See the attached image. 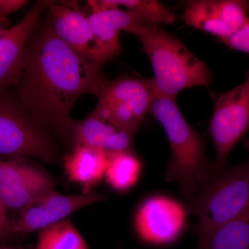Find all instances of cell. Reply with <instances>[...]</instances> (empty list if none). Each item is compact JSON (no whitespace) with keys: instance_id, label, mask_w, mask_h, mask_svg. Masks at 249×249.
<instances>
[{"instance_id":"obj_21","label":"cell","mask_w":249,"mask_h":249,"mask_svg":"<svg viewBox=\"0 0 249 249\" xmlns=\"http://www.w3.org/2000/svg\"><path fill=\"white\" fill-rule=\"evenodd\" d=\"M221 41L230 49L249 54V22L230 37Z\"/></svg>"},{"instance_id":"obj_18","label":"cell","mask_w":249,"mask_h":249,"mask_svg":"<svg viewBox=\"0 0 249 249\" xmlns=\"http://www.w3.org/2000/svg\"><path fill=\"white\" fill-rule=\"evenodd\" d=\"M141 169L140 160L132 150L109 152L105 177L114 189L127 191L138 181Z\"/></svg>"},{"instance_id":"obj_3","label":"cell","mask_w":249,"mask_h":249,"mask_svg":"<svg viewBox=\"0 0 249 249\" xmlns=\"http://www.w3.org/2000/svg\"><path fill=\"white\" fill-rule=\"evenodd\" d=\"M165 129L172 157L165 178L176 182L188 205L214 172L205 151L204 137L187 122L176 100L156 95L150 110Z\"/></svg>"},{"instance_id":"obj_25","label":"cell","mask_w":249,"mask_h":249,"mask_svg":"<svg viewBox=\"0 0 249 249\" xmlns=\"http://www.w3.org/2000/svg\"><path fill=\"white\" fill-rule=\"evenodd\" d=\"M246 7H247V13L249 16V1H245Z\"/></svg>"},{"instance_id":"obj_1","label":"cell","mask_w":249,"mask_h":249,"mask_svg":"<svg viewBox=\"0 0 249 249\" xmlns=\"http://www.w3.org/2000/svg\"><path fill=\"white\" fill-rule=\"evenodd\" d=\"M101 67L60 40L51 25L31 36L24 56L17 96L26 110L42 125L72 137L76 121L70 114L87 93L96 94L106 80Z\"/></svg>"},{"instance_id":"obj_13","label":"cell","mask_w":249,"mask_h":249,"mask_svg":"<svg viewBox=\"0 0 249 249\" xmlns=\"http://www.w3.org/2000/svg\"><path fill=\"white\" fill-rule=\"evenodd\" d=\"M47 8L52 15L51 27L55 35L85 58L102 67L105 63L88 17L76 5L49 1Z\"/></svg>"},{"instance_id":"obj_24","label":"cell","mask_w":249,"mask_h":249,"mask_svg":"<svg viewBox=\"0 0 249 249\" xmlns=\"http://www.w3.org/2000/svg\"><path fill=\"white\" fill-rule=\"evenodd\" d=\"M244 144H245V146L246 148L248 150V151L249 152V138L246 139L245 141V142H244ZM249 160V158L248 159Z\"/></svg>"},{"instance_id":"obj_11","label":"cell","mask_w":249,"mask_h":249,"mask_svg":"<svg viewBox=\"0 0 249 249\" xmlns=\"http://www.w3.org/2000/svg\"><path fill=\"white\" fill-rule=\"evenodd\" d=\"M48 4V1H37L18 24L0 31V89L19 83L28 42Z\"/></svg>"},{"instance_id":"obj_16","label":"cell","mask_w":249,"mask_h":249,"mask_svg":"<svg viewBox=\"0 0 249 249\" xmlns=\"http://www.w3.org/2000/svg\"><path fill=\"white\" fill-rule=\"evenodd\" d=\"M108 153L101 149L76 145L65 159V170L70 181L83 187V193H90L106 174Z\"/></svg>"},{"instance_id":"obj_14","label":"cell","mask_w":249,"mask_h":249,"mask_svg":"<svg viewBox=\"0 0 249 249\" xmlns=\"http://www.w3.org/2000/svg\"><path fill=\"white\" fill-rule=\"evenodd\" d=\"M92 12L88 19L103 62L106 63L121 52L119 34L136 23L144 20L137 15L109 4L107 0L88 1ZM146 21V20H145Z\"/></svg>"},{"instance_id":"obj_12","label":"cell","mask_w":249,"mask_h":249,"mask_svg":"<svg viewBox=\"0 0 249 249\" xmlns=\"http://www.w3.org/2000/svg\"><path fill=\"white\" fill-rule=\"evenodd\" d=\"M106 199L104 195L90 192L78 195H62L52 192L23 210L22 215L13 226L15 233H30L67 219L70 214L85 206Z\"/></svg>"},{"instance_id":"obj_9","label":"cell","mask_w":249,"mask_h":249,"mask_svg":"<svg viewBox=\"0 0 249 249\" xmlns=\"http://www.w3.org/2000/svg\"><path fill=\"white\" fill-rule=\"evenodd\" d=\"M183 19L187 25L227 38L249 22L245 1L193 0L187 1Z\"/></svg>"},{"instance_id":"obj_19","label":"cell","mask_w":249,"mask_h":249,"mask_svg":"<svg viewBox=\"0 0 249 249\" xmlns=\"http://www.w3.org/2000/svg\"><path fill=\"white\" fill-rule=\"evenodd\" d=\"M35 249H89L83 236L68 219L38 232Z\"/></svg>"},{"instance_id":"obj_15","label":"cell","mask_w":249,"mask_h":249,"mask_svg":"<svg viewBox=\"0 0 249 249\" xmlns=\"http://www.w3.org/2000/svg\"><path fill=\"white\" fill-rule=\"evenodd\" d=\"M134 134L90 114L76 121L72 134L75 145H86L107 152L131 150Z\"/></svg>"},{"instance_id":"obj_27","label":"cell","mask_w":249,"mask_h":249,"mask_svg":"<svg viewBox=\"0 0 249 249\" xmlns=\"http://www.w3.org/2000/svg\"><path fill=\"white\" fill-rule=\"evenodd\" d=\"M1 28H0V31H1Z\"/></svg>"},{"instance_id":"obj_26","label":"cell","mask_w":249,"mask_h":249,"mask_svg":"<svg viewBox=\"0 0 249 249\" xmlns=\"http://www.w3.org/2000/svg\"><path fill=\"white\" fill-rule=\"evenodd\" d=\"M0 249H24L23 248H21V247H17V248H12V247H9V248H3Z\"/></svg>"},{"instance_id":"obj_22","label":"cell","mask_w":249,"mask_h":249,"mask_svg":"<svg viewBox=\"0 0 249 249\" xmlns=\"http://www.w3.org/2000/svg\"><path fill=\"white\" fill-rule=\"evenodd\" d=\"M27 3L25 0H0V19L17 12Z\"/></svg>"},{"instance_id":"obj_10","label":"cell","mask_w":249,"mask_h":249,"mask_svg":"<svg viewBox=\"0 0 249 249\" xmlns=\"http://www.w3.org/2000/svg\"><path fill=\"white\" fill-rule=\"evenodd\" d=\"M186 221L182 205L165 196L147 199L136 214L135 229L142 240L166 245L178 239Z\"/></svg>"},{"instance_id":"obj_6","label":"cell","mask_w":249,"mask_h":249,"mask_svg":"<svg viewBox=\"0 0 249 249\" xmlns=\"http://www.w3.org/2000/svg\"><path fill=\"white\" fill-rule=\"evenodd\" d=\"M95 95L98 103L91 114L135 134L150 113L157 93L151 80L123 77L105 80Z\"/></svg>"},{"instance_id":"obj_8","label":"cell","mask_w":249,"mask_h":249,"mask_svg":"<svg viewBox=\"0 0 249 249\" xmlns=\"http://www.w3.org/2000/svg\"><path fill=\"white\" fill-rule=\"evenodd\" d=\"M54 178L34 165L0 159V200L6 207L24 210L55 191Z\"/></svg>"},{"instance_id":"obj_20","label":"cell","mask_w":249,"mask_h":249,"mask_svg":"<svg viewBox=\"0 0 249 249\" xmlns=\"http://www.w3.org/2000/svg\"><path fill=\"white\" fill-rule=\"evenodd\" d=\"M109 4L124 7L147 22L155 24H172L177 17L164 5L157 0H107Z\"/></svg>"},{"instance_id":"obj_5","label":"cell","mask_w":249,"mask_h":249,"mask_svg":"<svg viewBox=\"0 0 249 249\" xmlns=\"http://www.w3.org/2000/svg\"><path fill=\"white\" fill-rule=\"evenodd\" d=\"M6 89H0V156L56 162L58 150L44 125Z\"/></svg>"},{"instance_id":"obj_4","label":"cell","mask_w":249,"mask_h":249,"mask_svg":"<svg viewBox=\"0 0 249 249\" xmlns=\"http://www.w3.org/2000/svg\"><path fill=\"white\" fill-rule=\"evenodd\" d=\"M249 207V160L235 166L214 170L188 205L197 218L198 238L238 217Z\"/></svg>"},{"instance_id":"obj_2","label":"cell","mask_w":249,"mask_h":249,"mask_svg":"<svg viewBox=\"0 0 249 249\" xmlns=\"http://www.w3.org/2000/svg\"><path fill=\"white\" fill-rule=\"evenodd\" d=\"M125 31L137 36L151 62V80L157 94L176 100L178 93L193 87L210 85L212 73L182 41L159 24L142 20Z\"/></svg>"},{"instance_id":"obj_7","label":"cell","mask_w":249,"mask_h":249,"mask_svg":"<svg viewBox=\"0 0 249 249\" xmlns=\"http://www.w3.org/2000/svg\"><path fill=\"white\" fill-rule=\"evenodd\" d=\"M249 130V71L242 84L219 95L214 101L209 125L216 150L214 170L227 168L231 152Z\"/></svg>"},{"instance_id":"obj_23","label":"cell","mask_w":249,"mask_h":249,"mask_svg":"<svg viewBox=\"0 0 249 249\" xmlns=\"http://www.w3.org/2000/svg\"><path fill=\"white\" fill-rule=\"evenodd\" d=\"M6 208L2 201L0 200V240L13 232V227L10 224L6 215Z\"/></svg>"},{"instance_id":"obj_17","label":"cell","mask_w":249,"mask_h":249,"mask_svg":"<svg viewBox=\"0 0 249 249\" xmlns=\"http://www.w3.org/2000/svg\"><path fill=\"white\" fill-rule=\"evenodd\" d=\"M196 249H249V207L238 217L198 238Z\"/></svg>"}]
</instances>
